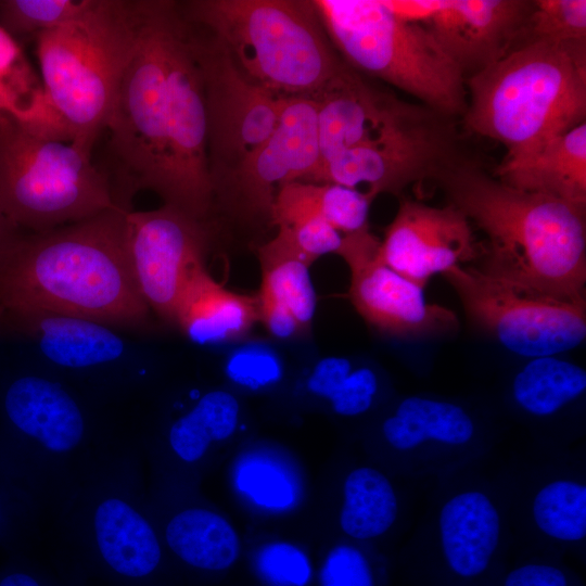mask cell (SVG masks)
Returning a JSON list of instances; mask_svg holds the SVG:
<instances>
[{
	"instance_id": "6da1fadb",
	"label": "cell",
	"mask_w": 586,
	"mask_h": 586,
	"mask_svg": "<svg viewBox=\"0 0 586 586\" xmlns=\"http://www.w3.org/2000/svg\"><path fill=\"white\" fill-rule=\"evenodd\" d=\"M137 47L104 132L115 203L140 191L205 221L214 204L204 81L178 1L140 0Z\"/></svg>"
},
{
	"instance_id": "7a4b0ae2",
	"label": "cell",
	"mask_w": 586,
	"mask_h": 586,
	"mask_svg": "<svg viewBox=\"0 0 586 586\" xmlns=\"http://www.w3.org/2000/svg\"><path fill=\"white\" fill-rule=\"evenodd\" d=\"M128 212L116 205L46 232L21 231L0 260L3 316L41 310L143 326L149 307L131 269Z\"/></svg>"
},
{
	"instance_id": "3957f363",
	"label": "cell",
	"mask_w": 586,
	"mask_h": 586,
	"mask_svg": "<svg viewBox=\"0 0 586 586\" xmlns=\"http://www.w3.org/2000/svg\"><path fill=\"white\" fill-rule=\"evenodd\" d=\"M437 181L487 237L479 270L527 295L585 302L586 205L515 189L467 163Z\"/></svg>"
},
{
	"instance_id": "277c9868",
	"label": "cell",
	"mask_w": 586,
	"mask_h": 586,
	"mask_svg": "<svg viewBox=\"0 0 586 586\" xmlns=\"http://www.w3.org/2000/svg\"><path fill=\"white\" fill-rule=\"evenodd\" d=\"M586 42L520 40L466 79L467 128L501 143L517 164L585 123Z\"/></svg>"
},
{
	"instance_id": "5b68a950",
	"label": "cell",
	"mask_w": 586,
	"mask_h": 586,
	"mask_svg": "<svg viewBox=\"0 0 586 586\" xmlns=\"http://www.w3.org/2000/svg\"><path fill=\"white\" fill-rule=\"evenodd\" d=\"M140 0H97L79 18L36 36L42 100L25 125L92 152L137 47Z\"/></svg>"
},
{
	"instance_id": "8992f818",
	"label": "cell",
	"mask_w": 586,
	"mask_h": 586,
	"mask_svg": "<svg viewBox=\"0 0 586 586\" xmlns=\"http://www.w3.org/2000/svg\"><path fill=\"white\" fill-rule=\"evenodd\" d=\"M186 18L212 36L254 84L311 97L343 66L314 1L192 0Z\"/></svg>"
},
{
	"instance_id": "52a82bcc",
	"label": "cell",
	"mask_w": 586,
	"mask_h": 586,
	"mask_svg": "<svg viewBox=\"0 0 586 586\" xmlns=\"http://www.w3.org/2000/svg\"><path fill=\"white\" fill-rule=\"evenodd\" d=\"M342 60L418 99L445 116L463 115L466 77L431 31L393 12L384 1L315 0Z\"/></svg>"
},
{
	"instance_id": "ba28073f",
	"label": "cell",
	"mask_w": 586,
	"mask_h": 586,
	"mask_svg": "<svg viewBox=\"0 0 586 586\" xmlns=\"http://www.w3.org/2000/svg\"><path fill=\"white\" fill-rule=\"evenodd\" d=\"M510 545L501 480L476 464L435 481L406 557L426 586H481Z\"/></svg>"
},
{
	"instance_id": "9c48e42d",
	"label": "cell",
	"mask_w": 586,
	"mask_h": 586,
	"mask_svg": "<svg viewBox=\"0 0 586 586\" xmlns=\"http://www.w3.org/2000/svg\"><path fill=\"white\" fill-rule=\"evenodd\" d=\"M90 151L0 115V209L21 231L46 232L117 204Z\"/></svg>"
},
{
	"instance_id": "30bf717a",
	"label": "cell",
	"mask_w": 586,
	"mask_h": 586,
	"mask_svg": "<svg viewBox=\"0 0 586 586\" xmlns=\"http://www.w3.org/2000/svg\"><path fill=\"white\" fill-rule=\"evenodd\" d=\"M496 441V428L480 408L429 393L397 398L375 429L378 451L396 473L434 482L479 464Z\"/></svg>"
},
{
	"instance_id": "8fae6325",
	"label": "cell",
	"mask_w": 586,
	"mask_h": 586,
	"mask_svg": "<svg viewBox=\"0 0 586 586\" xmlns=\"http://www.w3.org/2000/svg\"><path fill=\"white\" fill-rule=\"evenodd\" d=\"M504 485L511 544L532 555L584 553L585 447L538 446L498 473Z\"/></svg>"
},
{
	"instance_id": "7c38bea8",
	"label": "cell",
	"mask_w": 586,
	"mask_h": 586,
	"mask_svg": "<svg viewBox=\"0 0 586 586\" xmlns=\"http://www.w3.org/2000/svg\"><path fill=\"white\" fill-rule=\"evenodd\" d=\"M468 318L512 354L531 359L560 355L586 337V302L518 292L475 268L443 273Z\"/></svg>"
},
{
	"instance_id": "4fadbf2b",
	"label": "cell",
	"mask_w": 586,
	"mask_h": 586,
	"mask_svg": "<svg viewBox=\"0 0 586 586\" xmlns=\"http://www.w3.org/2000/svg\"><path fill=\"white\" fill-rule=\"evenodd\" d=\"M188 23L204 81L214 192L270 136L285 97L251 81L212 36Z\"/></svg>"
},
{
	"instance_id": "5bb4252c",
	"label": "cell",
	"mask_w": 586,
	"mask_h": 586,
	"mask_svg": "<svg viewBox=\"0 0 586 586\" xmlns=\"http://www.w3.org/2000/svg\"><path fill=\"white\" fill-rule=\"evenodd\" d=\"M128 252L138 290L161 319L176 322L182 296L205 269L208 229L205 221L162 205L127 213Z\"/></svg>"
},
{
	"instance_id": "9a60e30c",
	"label": "cell",
	"mask_w": 586,
	"mask_h": 586,
	"mask_svg": "<svg viewBox=\"0 0 586 586\" xmlns=\"http://www.w3.org/2000/svg\"><path fill=\"white\" fill-rule=\"evenodd\" d=\"M319 163L316 101L285 97L270 136L214 190V201L217 198L245 216L270 217L279 188L304 181Z\"/></svg>"
},
{
	"instance_id": "2e32d148",
	"label": "cell",
	"mask_w": 586,
	"mask_h": 586,
	"mask_svg": "<svg viewBox=\"0 0 586 586\" xmlns=\"http://www.w3.org/2000/svg\"><path fill=\"white\" fill-rule=\"evenodd\" d=\"M369 229L343 237L337 252L351 271L349 298L372 327L397 337H425L458 327L456 314L429 303L423 286L387 267Z\"/></svg>"
},
{
	"instance_id": "e0dca14e",
	"label": "cell",
	"mask_w": 586,
	"mask_h": 586,
	"mask_svg": "<svg viewBox=\"0 0 586 586\" xmlns=\"http://www.w3.org/2000/svg\"><path fill=\"white\" fill-rule=\"evenodd\" d=\"M310 98L317 104L320 163L341 151L377 145L445 117L373 86L345 62Z\"/></svg>"
},
{
	"instance_id": "ac0fdd59",
	"label": "cell",
	"mask_w": 586,
	"mask_h": 586,
	"mask_svg": "<svg viewBox=\"0 0 586 586\" xmlns=\"http://www.w3.org/2000/svg\"><path fill=\"white\" fill-rule=\"evenodd\" d=\"M442 117L371 146L341 151L321 162L305 182L336 183L359 190L372 201L379 194L399 195L409 184L438 180L459 162L454 155L451 133Z\"/></svg>"
},
{
	"instance_id": "d6986e66",
	"label": "cell",
	"mask_w": 586,
	"mask_h": 586,
	"mask_svg": "<svg viewBox=\"0 0 586 586\" xmlns=\"http://www.w3.org/2000/svg\"><path fill=\"white\" fill-rule=\"evenodd\" d=\"M481 254L470 220L460 209L411 200L400 202L379 247L387 267L423 288L432 276Z\"/></svg>"
},
{
	"instance_id": "ffe728a7",
	"label": "cell",
	"mask_w": 586,
	"mask_h": 586,
	"mask_svg": "<svg viewBox=\"0 0 586 586\" xmlns=\"http://www.w3.org/2000/svg\"><path fill=\"white\" fill-rule=\"evenodd\" d=\"M586 370L560 355L531 358L506 390L510 409L531 429L538 446L573 447L582 438Z\"/></svg>"
},
{
	"instance_id": "44dd1931",
	"label": "cell",
	"mask_w": 586,
	"mask_h": 586,
	"mask_svg": "<svg viewBox=\"0 0 586 586\" xmlns=\"http://www.w3.org/2000/svg\"><path fill=\"white\" fill-rule=\"evenodd\" d=\"M531 7L520 0H438L423 24L466 79L504 56L520 37Z\"/></svg>"
},
{
	"instance_id": "7402d4cb",
	"label": "cell",
	"mask_w": 586,
	"mask_h": 586,
	"mask_svg": "<svg viewBox=\"0 0 586 586\" xmlns=\"http://www.w3.org/2000/svg\"><path fill=\"white\" fill-rule=\"evenodd\" d=\"M3 320L35 339L46 358L62 367L110 362L125 349L109 326L79 316L37 310L7 314Z\"/></svg>"
},
{
	"instance_id": "603a6c76",
	"label": "cell",
	"mask_w": 586,
	"mask_h": 586,
	"mask_svg": "<svg viewBox=\"0 0 586 586\" xmlns=\"http://www.w3.org/2000/svg\"><path fill=\"white\" fill-rule=\"evenodd\" d=\"M4 407L18 430L50 451L67 453L82 440V413L74 398L55 382L22 377L8 388Z\"/></svg>"
},
{
	"instance_id": "cb8c5ba5",
	"label": "cell",
	"mask_w": 586,
	"mask_h": 586,
	"mask_svg": "<svg viewBox=\"0 0 586 586\" xmlns=\"http://www.w3.org/2000/svg\"><path fill=\"white\" fill-rule=\"evenodd\" d=\"M495 176L504 183L586 205V123L548 141L517 164H500Z\"/></svg>"
},
{
	"instance_id": "d4e9b609",
	"label": "cell",
	"mask_w": 586,
	"mask_h": 586,
	"mask_svg": "<svg viewBox=\"0 0 586 586\" xmlns=\"http://www.w3.org/2000/svg\"><path fill=\"white\" fill-rule=\"evenodd\" d=\"M257 320V295L230 291L204 269L186 290L175 324L195 343L221 344L242 339Z\"/></svg>"
},
{
	"instance_id": "484cf974",
	"label": "cell",
	"mask_w": 586,
	"mask_h": 586,
	"mask_svg": "<svg viewBox=\"0 0 586 586\" xmlns=\"http://www.w3.org/2000/svg\"><path fill=\"white\" fill-rule=\"evenodd\" d=\"M93 526L101 557L116 574L141 579L160 566L162 552L153 528L127 502L103 500L95 510Z\"/></svg>"
},
{
	"instance_id": "4316f807",
	"label": "cell",
	"mask_w": 586,
	"mask_h": 586,
	"mask_svg": "<svg viewBox=\"0 0 586 586\" xmlns=\"http://www.w3.org/2000/svg\"><path fill=\"white\" fill-rule=\"evenodd\" d=\"M400 493L387 473L372 466L352 468L342 484L337 524L352 542L382 538L399 523Z\"/></svg>"
},
{
	"instance_id": "83f0119b",
	"label": "cell",
	"mask_w": 586,
	"mask_h": 586,
	"mask_svg": "<svg viewBox=\"0 0 586 586\" xmlns=\"http://www.w3.org/2000/svg\"><path fill=\"white\" fill-rule=\"evenodd\" d=\"M371 203L366 193L341 184L292 181L279 188L270 218L282 226L315 217L347 235L369 229Z\"/></svg>"
},
{
	"instance_id": "f1b7e54d",
	"label": "cell",
	"mask_w": 586,
	"mask_h": 586,
	"mask_svg": "<svg viewBox=\"0 0 586 586\" xmlns=\"http://www.w3.org/2000/svg\"><path fill=\"white\" fill-rule=\"evenodd\" d=\"M166 542L187 565L219 573L232 568L241 544L231 524L221 515L200 508L176 514L167 524Z\"/></svg>"
},
{
	"instance_id": "f546056e",
	"label": "cell",
	"mask_w": 586,
	"mask_h": 586,
	"mask_svg": "<svg viewBox=\"0 0 586 586\" xmlns=\"http://www.w3.org/2000/svg\"><path fill=\"white\" fill-rule=\"evenodd\" d=\"M257 256L262 270L259 290L283 304L306 331L317 304L309 273L311 265L280 229L273 239L257 249Z\"/></svg>"
},
{
	"instance_id": "4dcf8cb0",
	"label": "cell",
	"mask_w": 586,
	"mask_h": 586,
	"mask_svg": "<svg viewBox=\"0 0 586 586\" xmlns=\"http://www.w3.org/2000/svg\"><path fill=\"white\" fill-rule=\"evenodd\" d=\"M307 387L327 399L337 416L357 418L369 413L378 404L383 381L371 366L357 365L344 357H328L315 366Z\"/></svg>"
},
{
	"instance_id": "1f68e13d",
	"label": "cell",
	"mask_w": 586,
	"mask_h": 586,
	"mask_svg": "<svg viewBox=\"0 0 586 586\" xmlns=\"http://www.w3.org/2000/svg\"><path fill=\"white\" fill-rule=\"evenodd\" d=\"M239 411V403L229 392H208L171 425V448L184 461L199 460L212 443L232 435L238 424Z\"/></svg>"
},
{
	"instance_id": "d6a6232c",
	"label": "cell",
	"mask_w": 586,
	"mask_h": 586,
	"mask_svg": "<svg viewBox=\"0 0 586 586\" xmlns=\"http://www.w3.org/2000/svg\"><path fill=\"white\" fill-rule=\"evenodd\" d=\"M41 100V80L14 37L0 26V102L7 114L31 124Z\"/></svg>"
},
{
	"instance_id": "836d02e7",
	"label": "cell",
	"mask_w": 586,
	"mask_h": 586,
	"mask_svg": "<svg viewBox=\"0 0 586 586\" xmlns=\"http://www.w3.org/2000/svg\"><path fill=\"white\" fill-rule=\"evenodd\" d=\"M97 0H0V26L13 37L38 34L86 14Z\"/></svg>"
},
{
	"instance_id": "e575fe53",
	"label": "cell",
	"mask_w": 586,
	"mask_h": 586,
	"mask_svg": "<svg viewBox=\"0 0 586 586\" xmlns=\"http://www.w3.org/2000/svg\"><path fill=\"white\" fill-rule=\"evenodd\" d=\"M520 40L586 42V1H532Z\"/></svg>"
},
{
	"instance_id": "d590c367",
	"label": "cell",
	"mask_w": 586,
	"mask_h": 586,
	"mask_svg": "<svg viewBox=\"0 0 586 586\" xmlns=\"http://www.w3.org/2000/svg\"><path fill=\"white\" fill-rule=\"evenodd\" d=\"M254 569L265 586H308L313 577L308 557L288 543L262 547L254 558Z\"/></svg>"
},
{
	"instance_id": "8d00e7d4",
	"label": "cell",
	"mask_w": 586,
	"mask_h": 586,
	"mask_svg": "<svg viewBox=\"0 0 586 586\" xmlns=\"http://www.w3.org/2000/svg\"><path fill=\"white\" fill-rule=\"evenodd\" d=\"M369 553L358 543H341L326 555L318 572V586H378Z\"/></svg>"
},
{
	"instance_id": "74e56055",
	"label": "cell",
	"mask_w": 586,
	"mask_h": 586,
	"mask_svg": "<svg viewBox=\"0 0 586 586\" xmlns=\"http://www.w3.org/2000/svg\"><path fill=\"white\" fill-rule=\"evenodd\" d=\"M239 488L255 502L269 508H285L293 501V489L283 474L265 463L253 462L240 469Z\"/></svg>"
},
{
	"instance_id": "f35d334b",
	"label": "cell",
	"mask_w": 586,
	"mask_h": 586,
	"mask_svg": "<svg viewBox=\"0 0 586 586\" xmlns=\"http://www.w3.org/2000/svg\"><path fill=\"white\" fill-rule=\"evenodd\" d=\"M278 229L285 233L291 243L310 265L322 255L337 254L344 237L328 222L315 217L278 226Z\"/></svg>"
},
{
	"instance_id": "ab89813d",
	"label": "cell",
	"mask_w": 586,
	"mask_h": 586,
	"mask_svg": "<svg viewBox=\"0 0 586 586\" xmlns=\"http://www.w3.org/2000/svg\"><path fill=\"white\" fill-rule=\"evenodd\" d=\"M557 556L533 555L499 578L498 586H576Z\"/></svg>"
},
{
	"instance_id": "60d3db41",
	"label": "cell",
	"mask_w": 586,
	"mask_h": 586,
	"mask_svg": "<svg viewBox=\"0 0 586 586\" xmlns=\"http://www.w3.org/2000/svg\"><path fill=\"white\" fill-rule=\"evenodd\" d=\"M279 365L268 351L246 348L233 355L228 365L230 377L237 382L258 387L275 381L279 377Z\"/></svg>"
},
{
	"instance_id": "b9f144b4",
	"label": "cell",
	"mask_w": 586,
	"mask_h": 586,
	"mask_svg": "<svg viewBox=\"0 0 586 586\" xmlns=\"http://www.w3.org/2000/svg\"><path fill=\"white\" fill-rule=\"evenodd\" d=\"M257 300L259 320L271 335L289 339L304 332L293 314L268 292L259 290Z\"/></svg>"
},
{
	"instance_id": "7bdbcfd3",
	"label": "cell",
	"mask_w": 586,
	"mask_h": 586,
	"mask_svg": "<svg viewBox=\"0 0 586 586\" xmlns=\"http://www.w3.org/2000/svg\"><path fill=\"white\" fill-rule=\"evenodd\" d=\"M20 232L0 209V260Z\"/></svg>"
},
{
	"instance_id": "ee69618b",
	"label": "cell",
	"mask_w": 586,
	"mask_h": 586,
	"mask_svg": "<svg viewBox=\"0 0 586 586\" xmlns=\"http://www.w3.org/2000/svg\"><path fill=\"white\" fill-rule=\"evenodd\" d=\"M0 586H41V584L30 574L16 572L3 577Z\"/></svg>"
},
{
	"instance_id": "f6af8a7d",
	"label": "cell",
	"mask_w": 586,
	"mask_h": 586,
	"mask_svg": "<svg viewBox=\"0 0 586 586\" xmlns=\"http://www.w3.org/2000/svg\"><path fill=\"white\" fill-rule=\"evenodd\" d=\"M3 113H7L2 103L0 102V115L3 114Z\"/></svg>"
},
{
	"instance_id": "bcb514c9",
	"label": "cell",
	"mask_w": 586,
	"mask_h": 586,
	"mask_svg": "<svg viewBox=\"0 0 586 586\" xmlns=\"http://www.w3.org/2000/svg\"><path fill=\"white\" fill-rule=\"evenodd\" d=\"M2 321H3V311H2V309L0 308V322H2Z\"/></svg>"
},
{
	"instance_id": "7dc6e473",
	"label": "cell",
	"mask_w": 586,
	"mask_h": 586,
	"mask_svg": "<svg viewBox=\"0 0 586 586\" xmlns=\"http://www.w3.org/2000/svg\"><path fill=\"white\" fill-rule=\"evenodd\" d=\"M0 518H1V511H0Z\"/></svg>"
}]
</instances>
